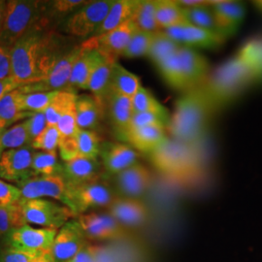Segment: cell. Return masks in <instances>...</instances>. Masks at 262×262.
<instances>
[{
	"label": "cell",
	"instance_id": "1",
	"mask_svg": "<svg viewBox=\"0 0 262 262\" xmlns=\"http://www.w3.org/2000/svg\"><path fill=\"white\" fill-rule=\"evenodd\" d=\"M261 78L262 51L253 43L244 46L236 56L210 73L201 86L215 113Z\"/></svg>",
	"mask_w": 262,
	"mask_h": 262
},
{
	"label": "cell",
	"instance_id": "2",
	"mask_svg": "<svg viewBox=\"0 0 262 262\" xmlns=\"http://www.w3.org/2000/svg\"><path fill=\"white\" fill-rule=\"evenodd\" d=\"M66 53L51 26L37 27L11 47L12 76L21 84L44 81Z\"/></svg>",
	"mask_w": 262,
	"mask_h": 262
},
{
	"label": "cell",
	"instance_id": "3",
	"mask_svg": "<svg viewBox=\"0 0 262 262\" xmlns=\"http://www.w3.org/2000/svg\"><path fill=\"white\" fill-rule=\"evenodd\" d=\"M214 114L202 86L187 91L177 100L167 130L172 139L198 147L206 138Z\"/></svg>",
	"mask_w": 262,
	"mask_h": 262
},
{
	"label": "cell",
	"instance_id": "4",
	"mask_svg": "<svg viewBox=\"0 0 262 262\" xmlns=\"http://www.w3.org/2000/svg\"><path fill=\"white\" fill-rule=\"evenodd\" d=\"M155 168L162 175L179 182L192 181L202 172V159L198 147L167 138L150 154Z\"/></svg>",
	"mask_w": 262,
	"mask_h": 262
},
{
	"label": "cell",
	"instance_id": "5",
	"mask_svg": "<svg viewBox=\"0 0 262 262\" xmlns=\"http://www.w3.org/2000/svg\"><path fill=\"white\" fill-rule=\"evenodd\" d=\"M48 1L9 0L2 30L0 45L11 47L30 30L40 26H51L47 17Z\"/></svg>",
	"mask_w": 262,
	"mask_h": 262
},
{
	"label": "cell",
	"instance_id": "6",
	"mask_svg": "<svg viewBox=\"0 0 262 262\" xmlns=\"http://www.w3.org/2000/svg\"><path fill=\"white\" fill-rule=\"evenodd\" d=\"M115 198L112 188L103 178L77 185L68 184V208L76 216L94 208H109Z\"/></svg>",
	"mask_w": 262,
	"mask_h": 262
},
{
	"label": "cell",
	"instance_id": "7",
	"mask_svg": "<svg viewBox=\"0 0 262 262\" xmlns=\"http://www.w3.org/2000/svg\"><path fill=\"white\" fill-rule=\"evenodd\" d=\"M19 203L27 225L58 230L76 216L68 207L48 199H31Z\"/></svg>",
	"mask_w": 262,
	"mask_h": 262
},
{
	"label": "cell",
	"instance_id": "8",
	"mask_svg": "<svg viewBox=\"0 0 262 262\" xmlns=\"http://www.w3.org/2000/svg\"><path fill=\"white\" fill-rule=\"evenodd\" d=\"M113 3L114 0L90 1L67 19L64 31L74 37L84 38L94 35L103 23Z\"/></svg>",
	"mask_w": 262,
	"mask_h": 262
},
{
	"label": "cell",
	"instance_id": "9",
	"mask_svg": "<svg viewBox=\"0 0 262 262\" xmlns=\"http://www.w3.org/2000/svg\"><path fill=\"white\" fill-rule=\"evenodd\" d=\"M20 192L19 201L53 198L68 207V184L60 174L53 176L33 175L16 185Z\"/></svg>",
	"mask_w": 262,
	"mask_h": 262
},
{
	"label": "cell",
	"instance_id": "10",
	"mask_svg": "<svg viewBox=\"0 0 262 262\" xmlns=\"http://www.w3.org/2000/svg\"><path fill=\"white\" fill-rule=\"evenodd\" d=\"M57 233L56 229L25 225L14 229L3 240V246L37 254L49 253Z\"/></svg>",
	"mask_w": 262,
	"mask_h": 262
},
{
	"label": "cell",
	"instance_id": "11",
	"mask_svg": "<svg viewBox=\"0 0 262 262\" xmlns=\"http://www.w3.org/2000/svg\"><path fill=\"white\" fill-rule=\"evenodd\" d=\"M82 51L81 44L67 51L58 58L50 74L44 81L34 84H24L19 89L24 94L43 92H70L69 80L78 56Z\"/></svg>",
	"mask_w": 262,
	"mask_h": 262
},
{
	"label": "cell",
	"instance_id": "12",
	"mask_svg": "<svg viewBox=\"0 0 262 262\" xmlns=\"http://www.w3.org/2000/svg\"><path fill=\"white\" fill-rule=\"evenodd\" d=\"M89 244L81 226L70 220L57 230L49 256L53 262H69Z\"/></svg>",
	"mask_w": 262,
	"mask_h": 262
},
{
	"label": "cell",
	"instance_id": "13",
	"mask_svg": "<svg viewBox=\"0 0 262 262\" xmlns=\"http://www.w3.org/2000/svg\"><path fill=\"white\" fill-rule=\"evenodd\" d=\"M137 28L133 19H130L101 35L90 37L82 45L96 50L105 57L117 61V58L122 56Z\"/></svg>",
	"mask_w": 262,
	"mask_h": 262
},
{
	"label": "cell",
	"instance_id": "14",
	"mask_svg": "<svg viewBox=\"0 0 262 262\" xmlns=\"http://www.w3.org/2000/svg\"><path fill=\"white\" fill-rule=\"evenodd\" d=\"M34 151L28 145L3 152L0 157V179L16 186L35 175L31 170Z\"/></svg>",
	"mask_w": 262,
	"mask_h": 262
},
{
	"label": "cell",
	"instance_id": "15",
	"mask_svg": "<svg viewBox=\"0 0 262 262\" xmlns=\"http://www.w3.org/2000/svg\"><path fill=\"white\" fill-rule=\"evenodd\" d=\"M76 221L89 242L90 240H113L124 235V227L109 213H84L77 215Z\"/></svg>",
	"mask_w": 262,
	"mask_h": 262
},
{
	"label": "cell",
	"instance_id": "16",
	"mask_svg": "<svg viewBox=\"0 0 262 262\" xmlns=\"http://www.w3.org/2000/svg\"><path fill=\"white\" fill-rule=\"evenodd\" d=\"M169 37L172 38L183 47L216 49L225 43V38L203 28H197L188 21L164 30Z\"/></svg>",
	"mask_w": 262,
	"mask_h": 262
},
{
	"label": "cell",
	"instance_id": "17",
	"mask_svg": "<svg viewBox=\"0 0 262 262\" xmlns=\"http://www.w3.org/2000/svg\"><path fill=\"white\" fill-rule=\"evenodd\" d=\"M101 143L95 131L80 129L74 137L60 139L58 150L63 162L77 158L98 159Z\"/></svg>",
	"mask_w": 262,
	"mask_h": 262
},
{
	"label": "cell",
	"instance_id": "18",
	"mask_svg": "<svg viewBox=\"0 0 262 262\" xmlns=\"http://www.w3.org/2000/svg\"><path fill=\"white\" fill-rule=\"evenodd\" d=\"M99 158L104 171L111 175H117L138 163L136 150L129 145L116 142L101 143Z\"/></svg>",
	"mask_w": 262,
	"mask_h": 262
},
{
	"label": "cell",
	"instance_id": "19",
	"mask_svg": "<svg viewBox=\"0 0 262 262\" xmlns=\"http://www.w3.org/2000/svg\"><path fill=\"white\" fill-rule=\"evenodd\" d=\"M179 60L187 91L201 86L210 75V66L205 56L191 48L181 47Z\"/></svg>",
	"mask_w": 262,
	"mask_h": 262
},
{
	"label": "cell",
	"instance_id": "20",
	"mask_svg": "<svg viewBox=\"0 0 262 262\" xmlns=\"http://www.w3.org/2000/svg\"><path fill=\"white\" fill-rule=\"evenodd\" d=\"M109 214L123 227H138L148 221L149 210L137 198L116 197L109 206Z\"/></svg>",
	"mask_w": 262,
	"mask_h": 262
},
{
	"label": "cell",
	"instance_id": "21",
	"mask_svg": "<svg viewBox=\"0 0 262 262\" xmlns=\"http://www.w3.org/2000/svg\"><path fill=\"white\" fill-rule=\"evenodd\" d=\"M104 172L99 159L77 158L61 164L60 175L68 184L77 185L102 179Z\"/></svg>",
	"mask_w": 262,
	"mask_h": 262
},
{
	"label": "cell",
	"instance_id": "22",
	"mask_svg": "<svg viewBox=\"0 0 262 262\" xmlns=\"http://www.w3.org/2000/svg\"><path fill=\"white\" fill-rule=\"evenodd\" d=\"M116 176V184L122 195L128 198H138L150 187V170L140 163H136Z\"/></svg>",
	"mask_w": 262,
	"mask_h": 262
},
{
	"label": "cell",
	"instance_id": "23",
	"mask_svg": "<svg viewBox=\"0 0 262 262\" xmlns=\"http://www.w3.org/2000/svg\"><path fill=\"white\" fill-rule=\"evenodd\" d=\"M212 8L220 33L226 38L237 31L242 24L246 9L242 2L238 1H213Z\"/></svg>",
	"mask_w": 262,
	"mask_h": 262
},
{
	"label": "cell",
	"instance_id": "24",
	"mask_svg": "<svg viewBox=\"0 0 262 262\" xmlns=\"http://www.w3.org/2000/svg\"><path fill=\"white\" fill-rule=\"evenodd\" d=\"M105 107L108 110V115L115 132L120 139L124 141L130 128L131 119L133 117L131 98L111 93L106 99Z\"/></svg>",
	"mask_w": 262,
	"mask_h": 262
},
{
	"label": "cell",
	"instance_id": "25",
	"mask_svg": "<svg viewBox=\"0 0 262 262\" xmlns=\"http://www.w3.org/2000/svg\"><path fill=\"white\" fill-rule=\"evenodd\" d=\"M81 47L82 51L72 68L69 80V89L74 94L76 90H89L91 77L102 57V55L96 50L84 47L82 44Z\"/></svg>",
	"mask_w": 262,
	"mask_h": 262
},
{
	"label": "cell",
	"instance_id": "26",
	"mask_svg": "<svg viewBox=\"0 0 262 262\" xmlns=\"http://www.w3.org/2000/svg\"><path fill=\"white\" fill-rule=\"evenodd\" d=\"M105 108V103L94 95H78L75 110L79 128L94 131L103 120Z\"/></svg>",
	"mask_w": 262,
	"mask_h": 262
},
{
	"label": "cell",
	"instance_id": "27",
	"mask_svg": "<svg viewBox=\"0 0 262 262\" xmlns=\"http://www.w3.org/2000/svg\"><path fill=\"white\" fill-rule=\"evenodd\" d=\"M165 128L161 125H150L130 129L127 132L124 142L128 143L135 150L151 154L168 138Z\"/></svg>",
	"mask_w": 262,
	"mask_h": 262
},
{
	"label": "cell",
	"instance_id": "28",
	"mask_svg": "<svg viewBox=\"0 0 262 262\" xmlns=\"http://www.w3.org/2000/svg\"><path fill=\"white\" fill-rule=\"evenodd\" d=\"M140 0H114L106 18L93 36H98L133 19Z\"/></svg>",
	"mask_w": 262,
	"mask_h": 262
},
{
	"label": "cell",
	"instance_id": "29",
	"mask_svg": "<svg viewBox=\"0 0 262 262\" xmlns=\"http://www.w3.org/2000/svg\"><path fill=\"white\" fill-rule=\"evenodd\" d=\"M115 62L117 61L102 56L90 80L89 91L92 93V95L103 103L106 102L107 97L111 94L110 82L113 66Z\"/></svg>",
	"mask_w": 262,
	"mask_h": 262
},
{
	"label": "cell",
	"instance_id": "30",
	"mask_svg": "<svg viewBox=\"0 0 262 262\" xmlns=\"http://www.w3.org/2000/svg\"><path fill=\"white\" fill-rule=\"evenodd\" d=\"M110 85L111 93L121 94L131 99L142 86L140 78L125 69L118 61L113 66Z\"/></svg>",
	"mask_w": 262,
	"mask_h": 262
},
{
	"label": "cell",
	"instance_id": "31",
	"mask_svg": "<svg viewBox=\"0 0 262 262\" xmlns=\"http://www.w3.org/2000/svg\"><path fill=\"white\" fill-rule=\"evenodd\" d=\"M19 88L10 92L0 100V121L6 122L10 126L19 122V121L21 122L27 120L33 114L23 111V92Z\"/></svg>",
	"mask_w": 262,
	"mask_h": 262
},
{
	"label": "cell",
	"instance_id": "32",
	"mask_svg": "<svg viewBox=\"0 0 262 262\" xmlns=\"http://www.w3.org/2000/svg\"><path fill=\"white\" fill-rule=\"evenodd\" d=\"M156 19L161 30L187 21L184 9L176 0H156Z\"/></svg>",
	"mask_w": 262,
	"mask_h": 262
},
{
	"label": "cell",
	"instance_id": "33",
	"mask_svg": "<svg viewBox=\"0 0 262 262\" xmlns=\"http://www.w3.org/2000/svg\"><path fill=\"white\" fill-rule=\"evenodd\" d=\"M181 47L182 46L176 41L169 37L164 30H159L154 34V39L147 56L156 66H158L162 60L176 55Z\"/></svg>",
	"mask_w": 262,
	"mask_h": 262
},
{
	"label": "cell",
	"instance_id": "34",
	"mask_svg": "<svg viewBox=\"0 0 262 262\" xmlns=\"http://www.w3.org/2000/svg\"><path fill=\"white\" fill-rule=\"evenodd\" d=\"M30 144L26 120L17 122L4 131L0 136V157L6 150L18 149Z\"/></svg>",
	"mask_w": 262,
	"mask_h": 262
},
{
	"label": "cell",
	"instance_id": "35",
	"mask_svg": "<svg viewBox=\"0 0 262 262\" xmlns=\"http://www.w3.org/2000/svg\"><path fill=\"white\" fill-rule=\"evenodd\" d=\"M157 66L163 80L167 83L170 88L183 93L187 92V88L179 60L178 53L162 60Z\"/></svg>",
	"mask_w": 262,
	"mask_h": 262
},
{
	"label": "cell",
	"instance_id": "36",
	"mask_svg": "<svg viewBox=\"0 0 262 262\" xmlns=\"http://www.w3.org/2000/svg\"><path fill=\"white\" fill-rule=\"evenodd\" d=\"M183 9H184L185 17L189 24L195 26L197 28H203L222 35L219 30L212 5L198 6V7H192V8H183Z\"/></svg>",
	"mask_w": 262,
	"mask_h": 262
},
{
	"label": "cell",
	"instance_id": "37",
	"mask_svg": "<svg viewBox=\"0 0 262 262\" xmlns=\"http://www.w3.org/2000/svg\"><path fill=\"white\" fill-rule=\"evenodd\" d=\"M31 170L35 175L53 176L60 174L61 164L58 161L57 150L34 151Z\"/></svg>",
	"mask_w": 262,
	"mask_h": 262
},
{
	"label": "cell",
	"instance_id": "38",
	"mask_svg": "<svg viewBox=\"0 0 262 262\" xmlns=\"http://www.w3.org/2000/svg\"><path fill=\"white\" fill-rule=\"evenodd\" d=\"M27 225L19 202L9 206H0V242L14 229Z\"/></svg>",
	"mask_w": 262,
	"mask_h": 262
},
{
	"label": "cell",
	"instance_id": "39",
	"mask_svg": "<svg viewBox=\"0 0 262 262\" xmlns=\"http://www.w3.org/2000/svg\"><path fill=\"white\" fill-rule=\"evenodd\" d=\"M132 19L141 30L147 32L161 30L156 19V0H140Z\"/></svg>",
	"mask_w": 262,
	"mask_h": 262
},
{
	"label": "cell",
	"instance_id": "40",
	"mask_svg": "<svg viewBox=\"0 0 262 262\" xmlns=\"http://www.w3.org/2000/svg\"><path fill=\"white\" fill-rule=\"evenodd\" d=\"M77 94L70 92H59L55 100L44 112L47 125H56L58 120L64 113L74 106L77 99Z\"/></svg>",
	"mask_w": 262,
	"mask_h": 262
},
{
	"label": "cell",
	"instance_id": "41",
	"mask_svg": "<svg viewBox=\"0 0 262 262\" xmlns=\"http://www.w3.org/2000/svg\"><path fill=\"white\" fill-rule=\"evenodd\" d=\"M131 100L133 114L148 112L169 114L167 109L159 103V100L152 95L150 91L143 86H141Z\"/></svg>",
	"mask_w": 262,
	"mask_h": 262
},
{
	"label": "cell",
	"instance_id": "42",
	"mask_svg": "<svg viewBox=\"0 0 262 262\" xmlns=\"http://www.w3.org/2000/svg\"><path fill=\"white\" fill-rule=\"evenodd\" d=\"M154 34L155 32H147L137 28L136 31L133 33L122 56L127 58H134L148 56L154 39Z\"/></svg>",
	"mask_w": 262,
	"mask_h": 262
},
{
	"label": "cell",
	"instance_id": "43",
	"mask_svg": "<svg viewBox=\"0 0 262 262\" xmlns=\"http://www.w3.org/2000/svg\"><path fill=\"white\" fill-rule=\"evenodd\" d=\"M59 92H43L24 94L21 96V109L25 112L44 113L55 100Z\"/></svg>",
	"mask_w": 262,
	"mask_h": 262
},
{
	"label": "cell",
	"instance_id": "44",
	"mask_svg": "<svg viewBox=\"0 0 262 262\" xmlns=\"http://www.w3.org/2000/svg\"><path fill=\"white\" fill-rule=\"evenodd\" d=\"M60 133L56 125H47L37 137L30 142L29 146L32 150L38 151L56 150L60 143Z\"/></svg>",
	"mask_w": 262,
	"mask_h": 262
},
{
	"label": "cell",
	"instance_id": "45",
	"mask_svg": "<svg viewBox=\"0 0 262 262\" xmlns=\"http://www.w3.org/2000/svg\"><path fill=\"white\" fill-rule=\"evenodd\" d=\"M90 1L84 0H56L48 1L47 17L52 20L57 18L66 17V15L76 12Z\"/></svg>",
	"mask_w": 262,
	"mask_h": 262
},
{
	"label": "cell",
	"instance_id": "46",
	"mask_svg": "<svg viewBox=\"0 0 262 262\" xmlns=\"http://www.w3.org/2000/svg\"><path fill=\"white\" fill-rule=\"evenodd\" d=\"M170 116L169 114H159V113H137L133 114L131 119L130 129H135L150 125H161L167 128Z\"/></svg>",
	"mask_w": 262,
	"mask_h": 262
},
{
	"label": "cell",
	"instance_id": "47",
	"mask_svg": "<svg viewBox=\"0 0 262 262\" xmlns=\"http://www.w3.org/2000/svg\"><path fill=\"white\" fill-rule=\"evenodd\" d=\"M56 126L60 133L61 139H69L76 136L80 128L77 123L75 105L72 106L60 117L56 123Z\"/></svg>",
	"mask_w": 262,
	"mask_h": 262
},
{
	"label": "cell",
	"instance_id": "48",
	"mask_svg": "<svg viewBox=\"0 0 262 262\" xmlns=\"http://www.w3.org/2000/svg\"><path fill=\"white\" fill-rule=\"evenodd\" d=\"M44 254L27 253L3 247L0 251V262H33Z\"/></svg>",
	"mask_w": 262,
	"mask_h": 262
},
{
	"label": "cell",
	"instance_id": "49",
	"mask_svg": "<svg viewBox=\"0 0 262 262\" xmlns=\"http://www.w3.org/2000/svg\"><path fill=\"white\" fill-rule=\"evenodd\" d=\"M20 192L18 187L0 179V206H9L18 203Z\"/></svg>",
	"mask_w": 262,
	"mask_h": 262
},
{
	"label": "cell",
	"instance_id": "50",
	"mask_svg": "<svg viewBox=\"0 0 262 262\" xmlns=\"http://www.w3.org/2000/svg\"><path fill=\"white\" fill-rule=\"evenodd\" d=\"M28 124V135L30 142L44 130L47 126V121L44 113H33L26 120Z\"/></svg>",
	"mask_w": 262,
	"mask_h": 262
},
{
	"label": "cell",
	"instance_id": "51",
	"mask_svg": "<svg viewBox=\"0 0 262 262\" xmlns=\"http://www.w3.org/2000/svg\"><path fill=\"white\" fill-rule=\"evenodd\" d=\"M12 77L11 49L0 45V81Z\"/></svg>",
	"mask_w": 262,
	"mask_h": 262
},
{
	"label": "cell",
	"instance_id": "52",
	"mask_svg": "<svg viewBox=\"0 0 262 262\" xmlns=\"http://www.w3.org/2000/svg\"><path fill=\"white\" fill-rule=\"evenodd\" d=\"M89 245L94 254V262H117L112 251L109 249L94 244L90 243Z\"/></svg>",
	"mask_w": 262,
	"mask_h": 262
},
{
	"label": "cell",
	"instance_id": "53",
	"mask_svg": "<svg viewBox=\"0 0 262 262\" xmlns=\"http://www.w3.org/2000/svg\"><path fill=\"white\" fill-rule=\"evenodd\" d=\"M21 85H24V84L19 83L13 76L8 79L0 81V100L8 93L18 89Z\"/></svg>",
	"mask_w": 262,
	"mask_h": 262
},
{
	"label": "cell",
	"instance_id": "54",
	"mask_svg": "<svg viewBox=\"0 0 262 262\" xmlns=\"http://www.w3.org/2000/svg\"><path fill=\"white\" fill-rule=\"evenodd\" d=\"M89 244L69 262H94V254Z\"/></svg>",
	"mask_w": 262,
	"mask_h": 262
},
{
	"label": "cell",
	"instance_id": "55",
	"mask_svg": "<svg viewBox=\"0 0 262 262\" xmlns=\"http://www.w3.org/2000/svg\"><path fill=\"white\" fill-rule=\"evenodd\" d=\"M6 4H7V1H5V0H0V33H1L2 27H3V23H4L5 11H6Z\"/></svg>",
	"mask_w": 262,
	"mask_h": 262
},
{
	"label": "cell",
	"instance_id": "56",
	"mask_svg": "<svg viewBox=\"0 0 262 262\" xmlns=\"http://www.w3.org/2000/svg\"><path fill=\"white\" fill-rule=\"evenodd\" d=\"M33 262H53L52 261V259L50 258V256H49V254L46 253V254H44V255H42L41 257H39L38 259H36L35 261Z\"/></svg>",
	"mask_w": 262,
	"mask_h": 262
},
{
	"label": "cell",
	"instance_id": "57",
	"mask_svg": "<svg viewBox=\"0 0 262 262\" xmlns=\"http://www.w3.org/2000/svg\"><path fill=\"white\" fill-rule=\"evenodd\" d=\"M10 125H8L6 122H1L0 121V136H1V134L4 132V131L6 130L7 128H9Z\"/></svg>",
	"mask_w": 262,
	"mask_h": 262
},
{
	"label": "cell",
	"instance_id": "58",
	"mask_svg": "<svg viewBox=\"0 0 262 262\" xmlns=\"http://www.w3.org/2000/svg\"><path fill=\"white\" fill-rule=\"evenodd\" d=\"M253 5L256 9L258 10L262 14V0H258V1H254Z\"/></svg>",
	"mask_w": 262,
	"mask_h": 262
},
{
	"label": "cell",
	"instance_id": "59",
	"mask_svg": "<svg viewBox=\"0 0 262 262\" xmlns=\"http://www.w3.org/2000/svg\"><path fill=\"white\" fill-rule=\"evenodd\" d=\"M4 246H3V244H2V242H0V251L2 250V248H3Z\"/></svg>",
	"mask_w": 262,
	"mask_h": 262
}]
</instances>
